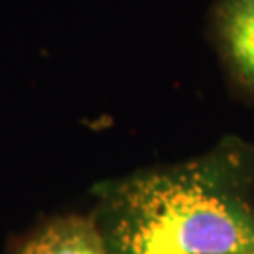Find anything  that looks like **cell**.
I'll return each instance as SVG.
<instances>
[{
  "mask_svg": "<svg viewBox=\"0 0 254 254\" xmlns=\"http://www.w3.org/2000/svg\"><path fill=\"white\" fill-rule=\"evenodd\" d=\"M89 213L106 254H254V145L98 183Z\"/></svg>",
  "mask_w": 254,
  "mask_h": 254,
  "instance_id": "obj_1",
  "label": "cell"
},
{
  "mask_svg": "<svg viewBox=\"0 0 254 254\" xmlns=\"http://www.w3.org/2000/svg\"><path fill=\"white\" fill-rule=\"evenodd\" d=\"M215 32L232 75L254 94V0H218Z\"/></svg>",
  "mask_w": 254,
  "mask_h": 254,
  "instance_id": "obj_2",
  "label": "cell"
}]
</instances>
